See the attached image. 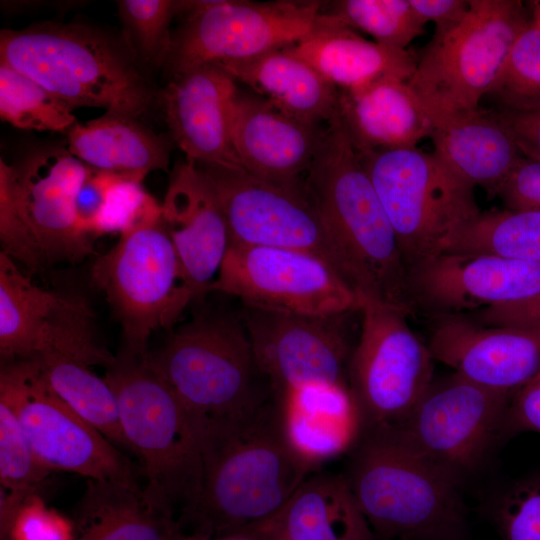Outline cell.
<instances>
[{
	"label": "cell",
	"instance_id": "1",
	"mask_svg": "<svg viewBox=\"0 0 540 540\" xmlns=\"http://www.w3.org/2000/svg\"><path fill=\"white\" fill-rule=\"evenodd\" d=\"M314 470L288 440L274 394L239 414L203 417L200 486L179 522L189 534L240 533L280 509Z\"/></svg>",
	"mask_w": 540,
	"mask_h": 540
},
{
	"label": "cell",
	"instance_id": "2",
	"mask_svg": "<svg viewBox=\"0 0 540 540\" xmlns=\"http://www.w3.org/2000/svg\"><path fill=\"white\" fill-rule=\"evenodd\" d=\"M303 189L358 295L412 314L407 268L395 232L338 112L326 125Z\"/></svg>",
	"mask_w": 540,
	"mask_h": 540
},
{
	"label": "cell",
	"instance_id": "3",
	"mask_svg": "<svg viewBox=\"0 0 540 540\" xmlns=\"http://www.w3.org/2000/svg\"><path fill=\"white\" fill-rule=\"evenodd\" d=\"M0 63L32 78L73 108L137 119L154 93L123 36L81 22H38L0 32Z\"/></svg>",
	"mask_w": 540,
	"mask_h": 540
},
{
	"label": "cell",
	"instance_id": "4",
	"mask_svg": "<svg viewBox=\"0 0 540 540\" xmlns=\"http://www.w3.org/2000/svg\"><path fill=\"white\" fill-rule=\"evenodd\" d=\"M344 476L376 538L447 540L462 526L455 475L413 451L388 426L365 429Z\"/></svg>",
	"mask_w": 540,
	"mask_h": 540
},
{
	"label": "cell",
	"instance_id": "5",
	"mask_svg": "<svg viewBox=\"0 0 540 540\" xmlns=\"http://www.w3.org/2000/svg\"><path fill=\"white\" fill-rule=\"evenodd\" d=\"M142 357L121 350L104 378L115 394L122 431L140 472L182 509L200 486L203 417Z\"/></svg>",
	"mask_w": 540,
	"mask_h": 540
},
{
	"label": "cell",
	"instance_id": "6",
	"mask_svg": "<svg viewBox=\"0 0 540 540\" xmlns=\"http://www.w3.org/2000/svg\"><path fill=\"white\" fill-rule=\"evenodd\" d=\"M202 417L232 416L273 395L238 314H200L142 357Z\"/></svg>",
	"mask_w": 540,
	"mask_h": 540
},
{
	"label": "cell",
	"instance_id": "7",
	"mask_svg": "<svg viewBox=\"0 0 540 540\" xmlns=\"http://www.w3.org/2000/svg\"><path fill=\"white\" fill-rule=\"evenodd\" d=\"M465 17L433 34L409 86L434 122L480 108L514 41L531 18L529 1L469 0Z\"/></svg>",
	"mask_w": 540,
	"mask_h": 540
},
{
	"label": "cell",
	"instance_id": "8",
	"mask_svg": "<svg viewBox=\"0 0 540 540\" xmlns=\"http://www.w3.org/2000/svg\"><path fill=\"white\" fill-rule=\"evenodd\" d=\"M358 155L393 227L407 271L444 252L481 212L474 186L434 152L412 147Z\"/></svg>",
	"mask_w": 540,
	"mask_h": 540
},
{
	"label": "cell",
	"instance_id": "9",
	"mask_svg": "<svg viewBox=\"0 0 540 540\" xmlns=\"http://www.w3.org/2000/svg\"><path fill=\"white\" fill-rule=\"evenodd\" d=\"M324 1L181 0L163 68L174 75L291 46L336 22Z\"/></svg>",
	"mask_w": 540,
	"mask_h": 540
},
{
	"label": "cell",
	"instance_id": "10",
	"mask_svg": "<svg viewBox=\"0 0 540 540\" xmlns=\"http://www.w3.org/2000/svg\"><path fill=\"white\" fill-rule=\"evenodd\" d=\"M91 280L121 325L122 350L136 356L146 354L154 331L169 328L186 308L179 259L161 219L121 233L93 263Z\"/></svg>",
	"mask_w": 540,
	"mask_h": 540
},
{
	"label": "cell",
	"instance_id": "11",
	"mask_svg": "<svg viewBox=\"0 0 540 540\" xmlns=\"http://www.w3.org/2000/svg\"><path fill=\"white\" fill-rule=\"evenodd\" d=\"M361 330L348 364V387L361 426L403 421L433 381V357L408 324V313L359 297Z\"/></svg>",
	"mask_w": 540,
	"mask_h": 540
},
{
	"label": "cell",
	"instance_id": "12",
	"mask_svg": "<svg viewBox=\"0 0 540 540\" xmlns=\"http://www.w3.org/2000/svg\"><path fill=\"white\" fill-rule=\"evenodd\" d=\"M0 399L11 406L35 456L50 472L136 482L131 461L54 392L36 361L1 363Z\"/></svg>",
	"mask_w": 540,
	"mask_h": 540
},
{
	"label": "cell",
	"instance_id": "13",
	"mask_svg": "<svg viewBox=\"0 0 540 540\" xmlns=\"http://www.w3.org/2000/svg\"><path fill=\"white\" fill-rule=\"evenodd\" d=\"M93 319L83 298L35 285L0 253L1 363L60 357L106 369L116 356L99 345Z\"/></svg>",
	"mask_w": 540,
	"mask_h": 540
},
{
	"label": "cell",
	"instance_id": "14",
	"mask_svg": "<svg viewBox=\"0 0 540 540\" xmlns=\"http://www.w3.org/2000/svg\"><path fill=\"white\" fill-rule=\"evenodd\" d=\"M238 297L243 305L313 316L359 311L356 290L323 259L307 252L230 245L208 288Z\"/></svg>",
	"mask_w": 540,
	"mask_h": 540
},
{
	"label": "cell",
	"instance_id": "15",
	"mask_svg": "<svg viewBox=\"0 0 540 540\" xmlns=\"http://www.w3.org/2000/svg\"><path fill=\"white\" fill-rule=\"evenodd\" d=\"M195 165L205 174L219 199L230 245L307 252L330 264L346 280L327 227L303 188L279 186L240 167Z\"/></svg>",
	"mask_w": 540,
	"mask_h": 540
},
{
	"label": "cell",
	"instance_id": "16",
	"mask_svg": "<svg viewBox=\"0 0 540 540\" xmlns=\"http://www.w3.org/2000/svg\"><path fill=\"white\" fill-rule=\"evenodd\" d=\"M511 397L454 372L433 380L408 416L388 427L413 451L455 475L477 464L500 434Z\"/></svg>",
	"mask_w": 540,
	"mask_h": 540
},
{
	"label": "cell",
	"instance_id": "17",
	"mask_svg": "<svg viewBox=\"0 0 540 540\" xmlns=\"http://www.w3.org/2000/svg\"><path fill=\"white\" fill-rule=\"evenodd\" d=\"M348 314L302 315L242 304L239 315L274 395L313 384L348 387Z\"/></svg>",
	"mask_w": 540,
	"mask_h": 540
},
{
	"label": "cell",
	"instance_id": "18",
	"mask_svg": "<svg viewBox=\"0 0 540 540\" xmlns=\"http://www.w3.org/2000/svg\"><path fill=\"white\" fill-rule=\"evenodd\" d=\"M407 284L413 309L463 315L540 295V263L447 251L409 268Z\"/></svg>",
	"mask_w": 540,
	"mask_h": 540
},
{
	"label": "cell",
	"instance_id": "19",
	"mask_svg": "<svg viewBox=\"0 0 540 540\" xmlns=\"http://www.w3.org/2000/svg\"><path fill=\"white\" fill-rule=\"evenodd\" d=\"M161 220L179 259L187 306L208 293L230 246L219 199L195 164L187 160L175 164L161 204Z\"/></svg>",
	"mask_w": 540,
	"mask_h": 540
},
{
	"label": "cell",
	"instance_id": "20",
	"mask_svg": "<svg viewBox=\"0 0 540 540\" xmlns=\"http://www.w3.org/2000/svg\"><path fill=\"white\" fill-rule=\"evenodd\" d=\"M427 345L433 359L455 373L511 396L540 374L539 330L439 316Z\"/></svg>",
	"mask_w": 540,
	"mask_h": 540
},
{
	"label": "cell",
	"instance_id": "21",
	"mask_svg": "<svg viewBox=\"0 0 540 540\" xmlns=\"http://www.w3.org/2000/svg\"><path fill=\"white\" fill-rule=\"evenodd\" d=\"M17 166L18 197L47 264L77 263L93 251L78 225L75 198L91 168L63 148H40Z\"/></svg>",
	"mask_w": 540,
	"mask_h": 540
},
{
	"label": "cell",
	"instance_id": "22",
	"mask_svg": "<svg viewBox=\"0 0 540 540\" xmlns=\"http://www.w3.org/2000/svg\"><path fill=\"white\" fill-rule=\"evenodd\" d=\"M237 81L216 64L170 76L161 100L174 143L193 164L241 167L230 134Z\"/></svg>",
	"mask_w": 540,
	"mask_h": 540
},
{
	"label": "cell",
	"instance_id": "23",
	"mask_svg": "<svg viewBox=\"0 0 540 540\" xmlns=\"http://www.w3.org/2000/svg\"><path fill=\"white\" fill-rule=\"evenodd\" d=\"M324 133L256 94L238 91L231 107V141L242 169L279 186L303 188Z\"/></svg>",
	"mask_w": 540,
	"mask_h": 540
},
{
	"label": "cell",
	"instance_id": "24",
	"mask_svg": "<svg viewBox=\"0 0 540 540\" xmlns=\"http://www.w3.org/2000/svg\"><path fill=\"white\" fill-rule=\"evenodd\" d=\"M173 505L157 488L137 482L87 480L76 505L72 540H186Z\"/></svg>",
	"mask_w": 540,
	"mask_h": 540
},
{
	"label": "cell",
	"instance_id": "25",
	"mask_svg": "<svg viewBox=\"0 0 540 540\" xmlns=\"http://www.w3.org/2000/svg\"><path fill=\"white\" fill-rule=\"evenodd\" d=\"M242 532L260 540H376L345 476L324 472H313L280 509Z\"/></svg>",
	"mask_w": 540,
	"mask_h": 540
},
{
	"label": "cell",
	"instance_id": "26",
	"mask_svg": "<svg viewBox=\"0 0 540 540\" xmlns=\"http://www.w3.org/2000/svg\"><path fill=\"white\" fill-rule=\"evenodd\" d=\"M338 114L358 154L416 147L434 126L408 82L399 80L339 90Z\"/></svg>",
	"mask_w": 540,
	"mask_h": 540
},
{
	"label": "cell",
	"instance_id": "27",
	"mask_svg": "<svg viewBox=\"0 0 540 540\" xmlns=\"http://www.w3.org/2000/svg\"><path fill=\"white\" fill-rule=\"evenodd\" d=\"M284 49L312 66L338 90L347 92L383 80L408 82L418 62L411 50L368 41L338 20Z\"/></svg>",
	"mask_w": 540,
	"mask_h": 540
},
{
	"label": "cell",
	"instance_id": "28",
	"mask_svg": "<svg viewBox=\"0 0 540 540\" xmlns=\"http://www.w3.org/2000/svg\"><path fill=\"white\" fill-rule=\"evenodd\" d=\"M218 65L277 109L306 123L327 125L338 112L339 90L284 48Z\"/></svg>",
	"mask_w": 540,
	"mask_h": 540
},
{
	"label": "cell",
	"instance_id": "29",
	"mask_svg": "<svg viewBox=\"0 0 540 540\" xmlns=\"http://www.w3.org/2000/svg\"><path fill=\"white\" fill-rule=\"evenodd\" d=\"M429 138L434 154L454 173L490 195L523 156L492 109L436 121Z\"/></svg>",
	"mask_w": 540,
	"mask_h": 540
},
{
	"label": "cell",
	"instance_id": "30",
	"mask_svg": "<svg viewBox=\"0 0 540 540\" xmlns=\"http://www.w3.org/2000/svg\"><path fill=\"white\" fill-rule=\"evenodd\" d=\"M171 142L135 118L107 112L76 122L67 133L68 151L90 168L141 181L154 170H168Z\"/></svg>",
	"mask_w": 540,
	"mask_h": 540
},
{
	"label": "cell",
	"instance_id": "31",
	"mask_svg": "<svg viewBox=\"0 0 540 540\" xmlns=\"http://www.w3.org/2000/svg\"><path fill=\"white\" fill-rule=\"evenodd\" d=\"M280 398L288 440L315 468L344 452L361 427L348 387L313 384Z\"/></svg>",
	"mask_w": 540,
	"mask_h": 540
},
{
	"label": "cell",
	"instance_id": "32",
	"mask_svg": "<svg viewBox=\"0 0 540 540\" xmlns=\"http://www.w3.org/2000/svg\"><path fill=\"white\" fill-rule=\"evenodd\" d=\"M33 361L38 363L54 392L71 409L118 448L129 451L115 394L104 377L94 374L89 366L67 358L46 357Z\"/></svg>",
	"mask_w": 540,
	"mask_h": 540
},
{
	"label": "cell",
	"instance_id": "33",
	"mask_svg": "<svg viewBox=\"0 0 540 540\" xmlns=\"http://www.w3.org/2000/svg\"><path fill=\"white\" fill-rule=\"evenodd\" d=\"M447 251L540 263V211L494 208L480 212L457 232Z\"/></svg>",
	"mask_w": 540,
	"mask_h": 540
},
{
	"label": "cell",
	"instance_id": "34",
	"mask_svg": "<svg viewBox=\"0 0 540 540\" xmlns=\"http://www.w3.org/2000/svg\"><path fill=\"white\" fill-rule=\"evenodd\" d=\"M51 472L35 456L11 406L0 399V529L6 540L25 500Z\"/></svg>",
	"mask_w": 540,
	"mask_h": 540
},
{
	"label": "cell",
	"instance_id": "35",
	"mask_svg": "<svg viewBox=\"0 0 540 540\" xmlns=\"http://www.w3.org/2000/svg\"><path fill=\"white\" fill-rule=\"evenodd\" d=\"M531 18L514 41L486 97L497 109L540 110V1H529Z\"/></svg>",
	"mask_w": 540,
	"mask_h": 540
},
{
	"label": "cell",
	"instance_id": "36",
	"mask_svg": "<svg viewBox=\"0 0 540 540\" xmlns=\"http://www.w3.org/2000/svg\"><path fill=\"white\" fill-rule=\"evenodd\" d=\"M73 107L25 74L0 63V118L13 127L68 133Z\"/></svg>",
	"mask_w": 540,
	"mask_h": 540
},
{
	"label": "cell",
	"instance_id": "37",
	"mask_svg": "<svg viewBox=\"0 0 540 540\" xmlns=\"http://www.w3.org/2000/svg\"><path fill=\"white\" fill-rule=\"evenodd\" d=\"M323 10L346 27L398 49H408L414 39L425 33L427 24L409 0H337L325 2Z\"/></svg>",
	"mask_w": 540,
	"mask_h": 540
},
{
	"label": "cell",
	"instance_id": "38",
	"mask_svg": "<svg viewBox=\"0 0 540 540\" xmlns=\"http://www.w3.org/2000/svg\"><path fill=\"white\" fill-rule=\"evenodd\" d=\"M118 14L123 38L138 62L163 67L172 31L170 23L179 13V0H120Z\"/></svg>",
	"mask_w": 540,
	"mask_h": 540
},
{
	"label": "cell",
	"instance_id": "39",
	"mask_svg": "<svg viewBox=\"0 0 540 540\" xmlns=\"http://www.w3.org/2000/svg\"><path fill=\"white\" fill-rule=\"evenodd\" d=\"M17 166L0 158V241L2 251L31 274L47 265L42 250L21 208Z\"/></svg>",
	"mask_w": 540,
	"mask_h": 540
},
{
	"label": "cell",
	"instance_id": "40",
	"mask_svg": "<svg viewBox=\"0 0 540 540\" xmlns=\"http://www.w3.org/2000/svg\"><path fill=\"white\" fill-rule=\"evenodd\" d=\"M161 219V204L136 178L117 175L110 185L93 236L123 233Z\"/></svg>",
	"mask_w": 540,
	"mask_h": 540
},
{
	"label": "cell",
	"instance_id": "41",
	"mask_svg": "<svg viewBox=\"0 0 540 540\" xmlns=\"http://www.w3.org/2000/svg\"><path fill=\"white\" fill-rule=\"evenodd\" d=\"M502 540H540V479L514 485L495 510Z\"/></svg>",
	"mask_w": 540,
	"mask_h": 540
},
{
	"label": "cell",
	"instance_id": "42",
	"mask_svg": "<svg viewBox=\"0 0 540 540\" xmlns=\"http://www.w3.org/2000/svg\"><path fill=\"white\" fill-rule=\"evenodd\" d=\"M73 532V521L34 494L18 510L7 540H72Z\"/></svg>",
	"mask_w": 540,
	"mask_h": 540
},
{
	"label": "cell",
	"instance_id": "43",
	"mask_svg": "<svg viewBox=\"0 0 540 540\" xmlns=\"http://www.w3.org/2000/svg\"><path fill=\"white\" fill-rule=\"evenodd\" d=\"M492 195L506 209L540 211V161L522 156Z\"/></svg>",
	"mask_w": 540,
	"mask_h": 540
},
{
	"label": "cell",
	"instance_id": "44",
	"mask_svg": "<svg viewBox=\"0 0 540 540\" xmlns=\"http://www.w3.org/2000/svg\"><path fill=\"white\" fill-rule=\"evenodd\" d=\"M524 431L540 433V374L512 395L500 435Z\"/></svg>",
	"mask_w": 540,
	"mask_h": 540
},
{
	"label": "cell",
	"instance_id": "45",
	"mask_svg": "<svg viewBox=\"0 0 540 540\" xmlns=\"http://www.w3.org/2000/svg\"><path fill=\"white\" fill-rule=\"evenodd\" d=\"M116 174L91 168L87 178L79 188L75 198V214L81 230L89 237L104 207L110 185Z\"/></svg>",
	"mask_w": 540,
	"mask_h": 540
},
{
	"label": "cell",
	"instance_id": "46",
	"mask_svg": "<svg viewBox=\"0 0 540 540\" xmlns=\"http://www.w3.org/2000/svg\"><path fill=\"white\" fill-rule=\"evenodd\" d=\"M492 111L509 132L520 153L540 161V110L515 112L496 108Z\"/></svg>",
	"mask_w": 540,
	"mask_h": 540
},
{
	"label": "cell",
	"instance_id": "47",
	"mask_svg": "<svg viewBox=\"0 0 540 540\" xmlns=\"http://www.w3.org/2000/svg\"><path fill=\"white\" fill-rule=\"evenodd\" d=\"M483 324L540 331V295L529 300L480 310Z\"/></svg>",
	"mask_w": 540,
	"mask_h": 540
},
{
	"label": "cell",
	"instance_id": "48",
	"mask_svg": "<svg viewBox=\"0 0 540 540\" xmlns=\"http://www.w3.org/2000/svg\"><path fill=\"white\" fill-rule=\"evenodd\" d=\"M416 13L441 33L458 24L469 10V0H409Z\"/></svg>",
	"mask_w": 540,
	"mask_h": 540
},
{
	"label": "cell",
	"instance_id": "49",
	"mask_svg": "<svg viewBox=\"0 0 540 540\" xmlns=\"http://www.w3.org/2000/svg\"><path fill=\"white\" fill-rule=\"evenodd\" d=\"M186 540H260L259 538L248 533H236L221 536H206L201 534H188Z\"/></svg>",
	"mask_w": 540,
	"mask_h": 540
}]
</instances>
